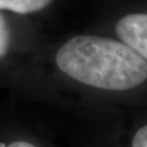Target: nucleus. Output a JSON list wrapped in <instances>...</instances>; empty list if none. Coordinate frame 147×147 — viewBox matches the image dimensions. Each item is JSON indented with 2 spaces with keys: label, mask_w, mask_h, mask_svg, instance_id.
Masks as SVG:
<instances>
[{
  "label": "nucleus",
  "mask_w": 147,
  "mask_h": 147,
  "mask_svg": "<svg viewBox=\"0 0 147 147\" xmlns=\"http://www.w3.org/2000/svg\"><path fill=\"white\" fill-rule=\"evenodd\" d=\"M132 147H147V124L140 127L132 137Z\"/></svg>",
  "instance_id": "5"
},
{
  "label": "nucleus",
  "mask_w": 147,
  "mask_h": 147,
  "mask_svg": "<svg viewBox=\"0 0 147 147\" xmlns=\"http://www.w3.org/2000/svg\"><path fill=\"white\" fill-rule=\"evenodd\" d=\"M6 147H37V146L27 141H15V142H11L10 145H7Z\"/></svg>",
  "instance_id": "6"
},
{
  "label": "nucleus",
  "mask_w": 147,
  "mask_h": 147,
  "mask_svg": "<svg viewBox=\"0 0 147 147\" xmlns=\"http://www.w3.org/2000/svg\"><path fill=\"white\" fill-rule=\"evenodd\" d=\"M118 37L147 61V12L123 16L115 25Z\"/></svg>",
  "instance_id": "2"
},
{
  "label": "nucleus",
  "mask_w": 147,
  "mask_h": 147,
  "mask_svg": "<svg viewBox=\"0 0 147 147\" xmlns=\"http://www.w3.org/2000/svg\"><path fill=\"white\" fill-rule=\"evenodd\" d=\"M58 67L69 77L108 91H126L147 80V61L119 40L76 36L55 55Z\"/></svg>",
  "instance_id": "1"
},
{
  "label": "nucleus",
  "mask_w": 147,
  "mask_h": 147,
  "mask_svg": "<svg viewBox=\"0 0 147 147\" xmlns=\"http://www.w3.org/2000/svg\"><path fill=\"white\" fill-rule=\"evenodd\" d=\"M53 0H0V10L16 13H32L43 10Z\"/></svg>",
  "instance_id": "3"
},
{
  "label": "nucleus",
  "mask_w": 147,
  "mask_h": 147,
  "mask_svg": "<svg viewBox=\"0 0 147 147\" xmlns=\"http://www.w3.org/2000/svg\"><path fill=\"white\" fill-rule=\"evenodd\" d=\"M9 45H10V31L5 17L0 13V58L7 53Z\"/></svg>",
  "instance_id": "4"
}]
</instances>
